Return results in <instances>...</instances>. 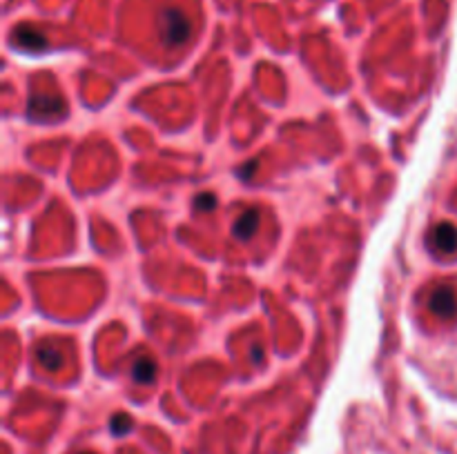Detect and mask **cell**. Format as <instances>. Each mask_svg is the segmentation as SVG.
I'll use <instances>...</instances> for the list:
<instances>
[{
    "mask_svg": "<svg viewBox=\"0 0 457 454\" xmlns=\"http://www.w3.org/2000/svg\"><path fill=\"white\" fill-rule=\"evenodd\" d=\"M159 31H161V41L167 47H178V45L188 43L190 34H192V24L181 9L165 7L159 14Z\"/></svg>",
    "mask_w": 457,
    "mask_h": 454,
    "instance_id": "cell-1",
    "label": "cell"
},
{
    "mask_svg": "<svg viewBox=\"0 0 457 454\" xmlns=\"http://www.w3.org/2000/svg\"><path fill=\"white\" fill-rule=\"evenodd\" d=\"M428 308L433 314L442 318H451L457 312V299L451 285H437L428 297Z\"/></svg>",
    "mask_w": 457,
    "mask_h": 454,
    "instance_id": "cell-2",
    "label": "cell"
},
{
    "mask_svg": "<svg viewBox=\"0 0 457 454\" xmlns=\"http://www.w3.org/2000/svg\"><path fill=\"white\" fill-rule=\"evenodd\" d=\"M65 112L63 107V101L54 94H36L29 103V116L34 118H41V120H47V118H56Z\"/></svg>",
    "mask_w": 457,
    "mask_h": 454,
    "instance_id": "cell-3",
    "label": "cell"
},
{
    "mask_svg": "<svg viewBox=\"0 0 457 454\" xmlns=\"http://www.w3.org/2000/svg\"><path fill=\"white\" fill-rule=\"evenodd\" d=\"M430 243L437 252L451 254L457 250V227L451 223H440L430 232Z\"/></svg>",
    "mask_w": 457,
    "mask_h": 454,
    "instance_id": "cell-4",
    "label": "cell"
},
{
    "mask_svg": "<svg viewBox=\"0 0 457 454\" xmlns=\"http://www.w3.org/2000/svg\"><path fill=\"white\" fill-rule=\"evenodd\" d=\"M259 220H261L259 210H246L241 216L237 218V223H234V227H232L234 236H237L239 241H248V239L257 232Z\"/></svg>",
    "mask_w": 457,
    "mask_h": 454,
    "instance_id": "cell-5",
    "label": "cell"
},
{
    "mask_svg": "<svg viewBox=\"0 0 457 454\" xmlns=\"http://www.w3.org/2000/svg\"><path fill=\"white\" fill-rule=\"evenodd\" d=\"M132 374H134V378H136L139 383H152L154 376H156V363H154V359L141 357L134 363V367H132Z\"/></svg>",
    "mask_w": 457,
    "mask_h": 454,
    "instance_id": "cell-6",
    "label": "cell"
},
{
    "mask_svg": "<svg viewBox=\"0 0 457 454\" xmlns=\"http://www.w3.org/2000/svg\"><path fill=\"white\" fill-rule=\"evenodd\" d=\"M16 43L20 47H25V49H43L47 45L45 36L38 34V31H34V29H29V27H20L16 31Z\"/></svg>",
    "mask_w": 457,
    "mask_h": 454,
    "instance_id": "cell-7",
    "label": "cell"
},
{
    "mask_svg": "<svg viewBox=\"0 0 457 454\" xmlns=\"http://www.w3.org/2000/svg\"><path fill=\"white\" fill-rule=\"evenodd\" d=\"M38 363L45 367V370H61L63 354L54 348H41L38 350Z\"/></svg>",
    "mask_w": 457,
    "mask_h": 454,
    "instance_id": "cell-8",
    "label": "cell"
},
{
    "mask_svg": "<svg viewBox=\"0 0 457 454\" xmlns=\"http://www.w3.org/2000/svg\"><path fill=\"white\" fill-rule=\"evenodd\" d=\"M129 427H132V421H129V416H125V414H116L112 419V432L114 434H125Z\"/></svg>",
    "mask_w": 457,
    "mask_h": 454,
    "instance_id": "cell-9",
    "label": "cell"
},
{
    "mask_svg": "<svg viewBox=\"0 0 457 454\" xmlns=\"http://www.w3.org/2000/svg\"><path fill=\"white\" fill-rule=\"evenodd\" d=\"M195 205H197V210H201V212H208V210H212V207L216 205V199L212 194H201L199 199L195 201Z\"/></svg>",
    "mask_w": 457,
    "mask_h": 454,
    "instance_id": "cell-10",
    "label": "cell"
},
{
    "mask_svg": "<svg viewBox=\"0 0 457 454\" xmlns=\"http://www.w3.org/2000/svg\"><path fill=\"white\" fill-rule=\"evenodd\" d=\"M255 361H257V363L261 361V348H259V346L255 348Z\"/></svg>",
    "mask_w": 457,
    "mask_h": 454,
    "instance_id": "cell-11",
    "label": "cell"
}]
</instances>
